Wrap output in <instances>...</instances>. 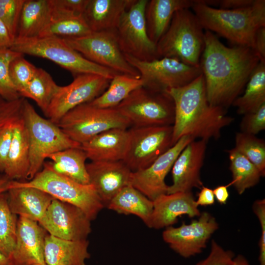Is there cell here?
<instances>
[{
	"label": "cell",
	"mask_w": 265,
	"mask_h": 265,
	"mask_svg": "<svg viewBox=\"0 0 265 265\" xmlns=\"http://www.w3.org/2000/svg\"><path fill=\"white\" fill-rule=\"evenodd\" d=\"M38 222L19 216L15 247L10 258L12 265L44 264V229Z\"/></svg>",
	"instance_id": "cell-20"
},
{
	"label": "cell",
	"mask_w": 265,
	"mask_h": 265,
	"mask_svg": "<svg viewBox=\"0 0 265 265\" xmlns=\"http://www.w3.org/2000/svg\"><path fill=\"white\" fill-rule=\"evenodd\" d=\"M21 55L24 54L10 49L0 50V96L7 101H13L21 97L9 74L11 62Z\"/></svg>",
	"instance_id": "cell-38"
},
{
	"label": "cell",
	"mask_w": 265,
	"mask_h": 265,
	"mask_svg": "<svg viewBox=\"0 0 265 265\" xmlns=\"http://www.w3.org/2000/svg\"><path fill=\"white\" fill-rule=\"evenodd\" d=\"M86 239L71 240L46 235L44 260L47 265H86L90 257Z\"/></svg>",
	"instance_id": "cell-24"
},
{
	"label": "cell",
	"mask_w": 265,
	"mask_h": 265,
	"mask_svg": "<svg viewBox=\"0 0 265 265\" xmlns=\"http://www.w3.org/2000/svg\"><path fill=\"white\" fill-rule=\"evenodd\" d=\"M232 175L231 185L239 194L256 185L262 177L258 168L234 148L228 150Z\"/></svg>",
	"instance_id": "cell-33"
},
{
	"label": "cell",
	"mask_w": 265,
	"mask_h": 265,
	"mask_svg": "<svg viewBox=\"0 0 265 265\" xmlns=\"http://www.w3.org/2000/svg\"><path fill=\"white\" fill-rule=\"evenodd\" d=\"M142 85L140 78L118 74L111 80L107 88L89 103L100 108H115L133 91Z\"/></svg>",
	"instance_id": "cell-32"
},
{
	"label": "cell",
	"mask_w": 265,
	"mask_h": 265,
	"mask_svg": "<svg viewBox=\"0 0 265 265\" xmlns=\"http://www.w3.org/2000/svg\"><path fill=\"white\" fill-rule=\"evenodd\" d=\"M134 0H89L82 15L92 32L115 30Z\"/></svg>",
	"instance_id": "cell-25"
},
{
	"label": "cell",
	"mask_w": 265,
	"mask_h": 265,
	"mask_svg": "<svg viewBox=\"0 0 265 265\" xmlns=\"http://www.w3.org/2000/svg\"><path fill=\"white\" fill-rule=\"evenodd\" d=\"M107 208L120 214L135 215L148 226L153 210V201L129 185L112 199Z\"/></svg>",
	"instance_id": "cell-29"
},
{
	"label": "cell",
	"mask_w": 265,
	"mask_h": 265,
	"mask_svg": "<svg viewBox=\"0 0 265 265\" xmlns=\"http://www.w3.org/2000/svg\"><path fill=\"white\" fill-rule=\"evenodd\" d=\"M166 92L175 106L173 145L184 136L207 141L217 139L222 130L234 120L225 109L209 103L202 74L188 84Z\"/></svg>",
	"instance_id": "cell-2"
},
{
	"label": "cell",
	"mask_w": 265,
	"mask_h": 265,
	"mask_svg": "<svg viewBox=\"0 0 265 265\" xmlns=\"http://www.w3.org/2000/svg\"><path fill=\"white\" fill-rule=\"evenodd\" d=\"M51 19L49 0H25L16 38L38 37Z\"/></svg>",
	"instance_id": "cell-30"
},
{
	"label": "cell",
	"mask_w": 265,
	"mask_h": 265,
	"mask_svg": "<svg viewBox=\"0 0 265 265\" xmlns=\"http://www.w3.org/2000/svg\"><path fill=\"white\" fill-rule=\"evenodd\" d=\"M29 167V143L22 116L14 124L11 145L3 172L11 180L26 179Z\"/></svg>",
	"instance_id": "cell-27"
},
{
	"label": "cell",
	"mask_w": 265,
	"mask_h": 265,
	"mask_svg": "<svg viewBox=\"0 0 265 265\" xmlns=\"http://www.w3.org/2000/svg\"><path fill=\"white\" fill-rule=\"evenodd\" d=\"M231 185V183L227 185L219 186L212 190L217 202L220 204H225L229 198V193L228 187Z\"/></svg>",
	"instance_id": "cell-50"
},
{
	"label": "cell",
	"mask_w": 265,
	"mask_h": 265,
	"mask_svg": "<svg viewBox=\"0 0 265 265\" xmlns=\"http://www.w3.org/2000/svg\"><path fill=\"white\" fill-rule=\"evenodd\" d=\"M14 42L6 26L0 20V50L10 49Z\"/></svg>",
	"instance_id": "cell-49"
},
{
	"label": "cell",
	"mask_w": 265,
	"mask_h": 265,
	"mask_svg": "<svg viewBox=\"0 0 265 265\" xmlns=\"http://www.w3.org/2000/svg\"><path fill=\"white\" fill-rule=\"evenodd\" d=\"M194 3L191 8L204 29L238 46L252 49L257 30L265 26V0H255L251 6L237 9L216 8L199 0Z\"/></svg>",
	"instance_id": "cell-3"
},
{
	"label": "cell",
	"mask_w": 265,
	"mask_h": 265,
	"mask_svg": "<svg viewBox=\"0 0 265 265\" xmlns=\"http://www.w3.org/2000/svg\"><path fill=\"white\" fill-rule=\"evenodd\" d=\"M16 121L8 123L0 129V171L1 172L4 170L12 141L14 126Z\"/></svg>",
	"instance_id": "cell-45"
},
{
	"label": "cell",
	"mask_w": 265,
	"mask_h": 265,
	"mask_svg": "<svg viewBox=\"0 0 265 265\" xmlns=\"http://www.w3.org/2000/svg\"><path fill=\"white\" fill-rule=\"evenodd\" d=\"M12 180L7 177L0 178V194L7 191L10 188Z\"/></svg>",
	"instance_id": "cell-51"
},
{
	"label": "cell",
	"mask_w": 265,
	"mask_h": 265,
	"mask_svg": "<svg viewBox=\"0 0 265 265\" xmlns=\"http://www.w3.org/2000/svg\"><path fill=\"white\" fill-rule=\"evenodd\" d=\"M148 0H134L123 13L115 29L118 43L124 54L142 61L159 58L157 45L149 38L145 11Z\"/></svg>",
	"instance_id": "cell-12"
},
{
	"label": "cell",
	"mask_w": 265,
	"mask_h": 265,
	"mask_svg": "<svg viewBox=\"0 0 265 265\" xmlns=\"http://www.w3.org/2000/svg\"><path fill=\"white\" fill-rule=\"evenodd\" d=\"M234 148L245 156L259 170L262 177L265 175V142L254 135L242 132L235 135Z\"/></svg>",
	"instance_id": "cell-37"
},
{
	"label": "cell",
	"mask_w": 265,
	"mask_h": 265,
	"mask_svg": "<svg viewBox=\"0 0 265 265\" xmlns=\"http://www.w3.org/2000/svg\"><path fill=\"white\" fill-rule=\"evenodd\" d=\"M234 257L232 251L224 249L212 240L208 256L195 265H226L231 262Z\"/></svg>",
	"instance_id": "cell-43"
},
{
	"label": "cell",
	"mask_w": 265,
	"mask_h": 265,
	"mask_svg": "<svg viewBox=\"0 0 265 265\" xmlns=\"http://www.w3.org/2000/svg\"><path fill=\"white\" fill-rule=\"evenodd\" d=\"M252 50L260 62L265 63V26L261 27L257 30Z\"/></svg>",
	"instance_id": "cell-46"
},
{
	"label": "cell",
	"mask_w": 265,
	"mask_h": 265,
	"mask_svg": "<svg viewBox=\"0 0 265 265\" xmlns=\"http://www.w3.org/2000/svg\"><path fill=\"white\" fill-rule=\"evenodd\" d=\"M115 108L134 127L172 126L174 121V103L168 93L142 86Z\"/></svg>",
	"instance_id": "cell-8"
},
{
	"label": "cell",
	"mask_w": 265,
	"mask_h": 265,
	"mask_svg": "<svg viewBox=\"0 0 265 265\" xmlns=\"http://www.w3.org/2000/svg\"><path fill=\"white\" fill-rule=\"evenodd\" d=\"M195 140L189 136L181 137L174 145L147 167L132 172L130 185L153 201L167 193L166 175L183 150Z\"/></svg>",
	"instance_id": "cell-17"
},
{
	"label": "cell",
	"mask_w": 265,
	"mask_h": 265,
	"mask_svg": "<svg viewBox=\"0 0 265 265\" xmlns=\"http://www.w3.org/2000/svg\"><path fill=\"white\" fill-rule=\"evenodd\" d=\"M124 55L139 73L142 86L155 91H166L185 86L202 74L200 67L186 64L174 58L142 61Z\"/></svg>",
	"instance_id": "cell-11"
},
{
	"label": "cell",
	"mask_w": 265,
	"mask_h": 265,
	"mask_svg": "<svg viewBox=\"0 0 265 265\" xmlns=\"http://www.w3.org/2000/svg\"><path fill=\"white\" fill-rule=\"evenodd\" d=\"M246 85L243 95L237 98L232 104L239 114L255 112L265 104V63L260 62Z\"/></svg>",
	"instance_id": "cell-31"
},
{
	"label": "cell",
	"mask_w": 265,
	"mask_h": 265,
	"mask_svg": "<svg viewBox=\"0 0 265 265\" xmlns=\"http://www.w3.org/2000/svg\"><path fill=\"white\" fill-rule=\"evenodd\" d=\"M91 32L83 16H72L51 20L38 36L75 38L85 36Z\"/></svg>",
	"instance_id": "cell-35"
},
{
	"label": "cell",
	"mask_w": 265,
	"mask_h": 265,
	"mask_svg": "<svg viewBox=\"0 0 265 265\" xmlns=\"http://www.w3.org/2000/svg\"><path fill=\"white\" fill-rule=\"evenodd\" d=\"M23 118L26 126L29 143V167L26 179L31 180L41 170L45 160L54 153L81 145L71 139L49 119L40 115L25 99Z\"/></svg>",
	"instance_id": "cell-7"
},
{
	"label": "cell",
	"mask_w": 265,
	"mask_h": 265,
	"mask_svg": "<svg viewBox=\"0 0 265 265\" xmlns=\"http://www.w3.org/2000/svg\"><path fill=\"white\" fill-rule=\"evenodd\" d=\"M196 203L198 206H206L213 205L215 197L212 189L206 186H202L198 193Z\"/></svg>",
	"instance_id": "cell-47"
},
{
	"label": "cell",
	"mask_w": 265,
	"mask_h": 265,
	"mask_svg": "<svg viewBox=\"0 0 265 265\" xmlns=\"http://www.w3.org/2000/svg\"><path fill=\"white\" fill-rule=\"evenodd\" d=\"M129 142L128 130L114 128L105 131L81 144L91 161L123 160Z\"/></svg>",
	"instance_id": "cell-22"
},
{
	"label": "cell",
	"mask_w": 265,
	"mask_h": 265,
	"mask_svg": "<svg viewBox=\"0 0 265 265\" xmlns=\"http://www.w3.org/2000/svg\"><path fill=\"white\" fill-rule=\"evenodd\" d=\"M201 212L192 192L162 194L153 201L148 227L156 229L172 226L183 215L199 216Z\"/></svg>",
	"instance_id": "cell-21"
},
{
	"label": "cell",
	"mask_w": 265,
	"mask_h": 265,
	"mask_svg": "<svg viewBox=\"0 0 265 265\" xmlns=\"http://www.w3.org/2000/svg\"><path fill=\"white\" fill-rule=\"evenodd\" d=\"M0 265H12L10 260L0 251Z\"/></svg>",
	"instance_id": "cell-53"
},
{
	"label": "cell",
	"mask_w": 265,
	"mask_h": 265,
	"mask_svg": "<svg viewBox=\"0 0 265 265\" xmlns=\"http://www.w3.org/2000/svg\"><path fill=\"white\" fill-rule=\"evenodd\" d=\"M255 0H220L218 5L220 9H237L252 5Z\"/></svg>",
	"instance_id": "cell-48"
},
{
	"label": "cell",
	"mask_w": 265,
	"mask_h": 265,
	"mask_svg": "<svg viewBox=\"0 0 265 265\" xmlns=\"http://www.w3.org/2000/svg\"><path fill=\"white\" fill-rule=\"evenodd\" d=\"M11 211L7 195L0 194V251L10 259L15 245L17 219Z\"/></svg>",
	"instance_id": "cell-36"
},
{
	"label": "cell",
	"mask_w": 265,
	"mask_h": 265,
	"mask_svg": "<svg viewBox=\"0 0 265 265\" xmlns=\"http://www.w3.org/2000/svg\"><path fill=\"white\" fill-rule=\"evenodd\" d=\"M203 29L189 9L176 11L168 29L156 45L159 58H174L186 64L200 67L205 46Z\"/></svg>",
	"instance_id": "cell-4"
},
{
	"label": "cell",
	"mask_w": 265,
	"mask_h": 265,
	"mask_svg": "<svg viewBox=\"0 0 265 265\" xmlns=\"http://www.w3.org/2000/svg\"><path fill=\"white\" fill-rule=\"evenodd\" d=\"M36 68L24 58L23 55L11 62L9 67L10 77L20 96L33 78Z\"/></svg>",
	"instance_id": "cell-39"
},
{
	"label": "cell",
	"mask_w": 265,
	"mask_h": 265,
	"mask_svg": "<svg viewBox=\"0 0 265 265\" xmlns=\"http://www.w3.org/2000/svg\"><path fill=\"white\" fill-rule=\"evenodd\" d=\"M193 0H150L145 8V16L147 33L156 45L168 29L175 13L189 9Z\"/></svg>",
	"instance_id": "cell-26"
},
{
	"label": "cell",
	"mask_w": 265,
	"mask_h": 265,
	"mask_svg": "<svg viewBox=\"0 0 265 265\" xmlns=\"http://www.w3.org/2000/svg\"><path fill=\"white\" fill-rule=\"evenodd\" d=\"M89 0H49L51 20L82 16Z\"/></svg>",
	"instance_id": "cell-41"
},
{
	"label": "cell",
	"mask_w": 265,
	"mask_h": 265,
	"mask_svg": "<svg viewBox=\"0 0 265 265\" xmlns=\"http://www.w3.org/2000/svg\"><path fill=\"white\" fill-rule=\"evenodd\" d=\"M10 49L23 54L49 59L69 71L75 77L93 74L112 80L120 74L87 60L71 47L63 38L57 36L16 38Z\"/></svg>",
	"instance_id": "cell-6"
},
{
	"label": "cell",
	"mask_w": 265,
	"mask_h": 265,
	"mask_svg": "<svg viewBox=\"0 0 265 265\" xmlns=\"http://www.w3.org/2000/svg\"><path fill=\"white\" fill-rule=\"evenodd\" d=\"M90 222L80 208L54 198L38 223L50 235L79 240L86 239L91 233Z\"/></svg>",
	"instance_id": "cell-16"
},
{
	"label": "cell",
	"mask_w": 265,
	"mask_h": 265,
	"mask_svg": "<svg viewBox=\"0 0 265 265\" xmlns=\"http://www.w3.org/2000/svg\"><path fill=\"white\" fill-rule=\"evenodd\" d=\"M48 159L51 160L48 162L50 166L56 172L79 183L90 184L85 162L87 158L80 147L53 154Z\"/></svg>",
	"instance_id": "cell-28"
},
{
	"label": "cell",
	"mask_w": 265,
	"mask_h": 265,
	"mask_svg": "<svg viewBox=\"0 0 265 265\" xmlns=\"http://www.w3.org/2000/svg\"><path fill=\"white\" fill-rule=\"evenodd\" d=\"M122 160L132 172L144 169L172 146V126L132 127Z\"/></svg>",
	"instance_id": "cell-13"
},
{
	"label": "cell",
	"mask_w": 265,
	"mask_h": 265,
	"mask_svg": "<svg viewBox=\"0 0 265 265\" xmlns=\"http://www.w3.org/2000/svg\"><path fill=\"white\" fill-rule=\"evenodd\" d=\"M47 265L46 264H36V265Z\"/></svg>",
	"instance_id": "cell-54"
},
{
	"label": "cell",
	"mask_w": 265,
	"mask_h": 265,
	"mask_svg": "<svg viewBox=\"0 0 265 265\" xmlns=\"http://www.w3.org/2000/svg\"><path fill=\"white\" fill-rule=\"evenodd\" d=\"M86 166L90 184L95 188L104 207L130 185L132 171L122 160L91 161Z\"/></svg>",
	"instance_id": "cell-19"
},
{
	"label": "cell",
	"mask_w": 265,
	"mask_h": 265,
	"mask_svg": "<svg viewBox=\"0 0 265 265\" xmlns=\"http://www.w3.org/2000/svg\"><path fill=\"white\" fill-rule=\"evenodd\" d=\"M57 125L68 137L80 145L107 130L127 129L130 126L115 108H100L89 103L68 111Z\"/></svg>",
	"instance_id": "cell-9"
},
{
	"label": "cell",
	"mask_w": 265,
	"mask_h": 265,
	"mask_svg": "<svg viewBox=\"0 0 265 265\" xmlns=\"http://www.w3.org/2000/svg\"><path fill=\"white\" fill-rule=\"evenodd\" d=\"M243 115L240 123L241 132L255 135L265 129V104L256 111Z\"/></svg>",
	"instance_id": "cell-42"
},
{
	"label": "cell",
	"mask_w": 265,
	"mask_h": 265,
	"mask_svg": "<svg viewBox=\"0 0 265 265\" xmlns=\"http://www.w3.org/2000/svg\"><path fill=\"white\" fill-rule=\"evenodd\" d=\"M63 39L90 61L119 74L140 78L138 71L121 51L115 30L91 32L81 37Z\"/></svg>",
	"instance_id": "cell-10"
},
{
	"label": "cell",
	"mask_w": 265,
	"mask_h": 265,
	"mask_svg": "<svg viewBox=\"0 0 265 265\" xmlns=\"http://www.w3.org/2000/svg\"><path fill=\"white\" fill-rule=\"evenodd\" d=\"M25 0H0V20L6 26L15 40L19 20Z\"/></svg>",
	"instance_id": "cell-40"
},
{
	"label": "cell",
	"mask_w": 265,
	"mask_h": 265,
	"mask_svg": "<svg viewBox=\"0 0 265 265\" xmlns=\"http://www.w3.org/2000/svg\"><path fill=\"white\" fill-rule=\"evenodd\" d=\"M199 218L188 224L183 222L178 227L169 226L162 233L163 240L183 258L202 252L213 233L218 228L215 218L210 213H201Z\"/></svg>",
	"instance_id": "cell-15"
},
{
	"label": "cell",
	"mask_w": 265,
	"mask_h": 265,
	"mask_svg": "<svg viewBox=\"0 0 265 265\" xmlns=\"http://www.w3.org/2000/svg\"><path fill=\"white\" fill-rule=\"evenodd\" d=\"M111 80L93 74L75 76L69 84L59 86L45 115L57 124L68 111L81 104L90 103L101 95L107 88Z\"/></svg>",
	"instance_id": "cell-14"
},
{
	"label": "cell",
	"mask_w": 265,
	"mask_h": 265,
	"mask_svg": "<svg viewBox=\"0 0 265 265\" xmlns=\"http://www.w3.org/2000/svg\"><path fill=\"white\" fill-rule=\"evenodd\" d=\"M260 62L252 48L226 47L212 32L205 30L199 66L209 103L225 109L232 105Z\"/></svg>",
	"instance_id": "cell-1"
},
{
	"label": "cell",
	"mask_w": 265,
	"mask_h": 265,
	"mask_svg": "<svg viewBox=\"0 0 265 265\" xmlns=\"http://www.w3.org/2000/svg\"><path fill=\"white\" fill-rule=\"evenodd\" d=\"M12 213L39 222L54 199L46 192L31 187H17L7 191Z\"/></svg>",
	"instance_id": "cell-23"
},
{
	"label": "cell",
	"mask_w": 265,
	"mask_h": 265,
	"mask_svg": "<svg viewBox=\"0 0 265 265\" xmlns=\"http://www.w3.org/2000/svg\"><path fill=\"white\" fill-rule=\"evenodd\" d=\"M226 265H250L247 260L242 255L234 257L232 261Z\"/></svg>",
	"instance_id": "cell-52"
},
{
	"label": "cell",
	"mask_w": 265,
	"mask_h": 265,
	"mask_svg": "<svg viewBox=\"0 0 265 265\" xmlns=\"http://www.w3.org/2000/svg\"><path fill=\"white\" fill-rule=\"evenodd\" d=\"M31 187L39 189L53 198L74 205L81 210L91 221L104 207L95 188L91 184L79 183L54 171L48 162L30 180H12L10 188Z\"/></svg>",
	"instance_id": "cell-5"
},
{
	"label": "cell",
	"mask_w": 265,
	"mask_h": 265,
	"mask_svg": "<svg viewBox=\"0 0 265 265\" xmlns=\"http://www.w3.org/2000/svg\"><path fill=\"white\" fill-rule=\"evenodd\" d=\"M254 212L257 216L261 227V236L259 241L260 265H265V200L255 201L253 205Z\"/></svg>",
	"instance_id": "cell-44"
},
{
	"label": "cell",
	"mask_w": 265,
	"mask_h": 265,
	"mask_svg": "<svg viewBox=\"0 0 265 265\" xmlns=\"http://www.w3.org/2000/svg\"><path fill=\"white\" fill-rule=\"evenodd\" d=\"M204 140H194L179 154L171 168L172 184L167 193L191 192L193 188H201L203 184L200 171L205 157L207 143Z\"/></svg>",
	"instance_id": "cell-18"
},
{
	"label": "cell",
	"mask_w": 265,
	"mask_h": 265,
	"mask_svg": "<svg viewBox=\"0 0 265 265\" xmlns=\"http://www.w3.org/2000/svg\"><path fill=\"white\" fill-rule=\"evenodd\" d=\"M59 87L49 73L42 68H37L21 97L33 100L45 115Z\"/></svg>",
	"instance_id": "cell-34"
}]
</instances>
